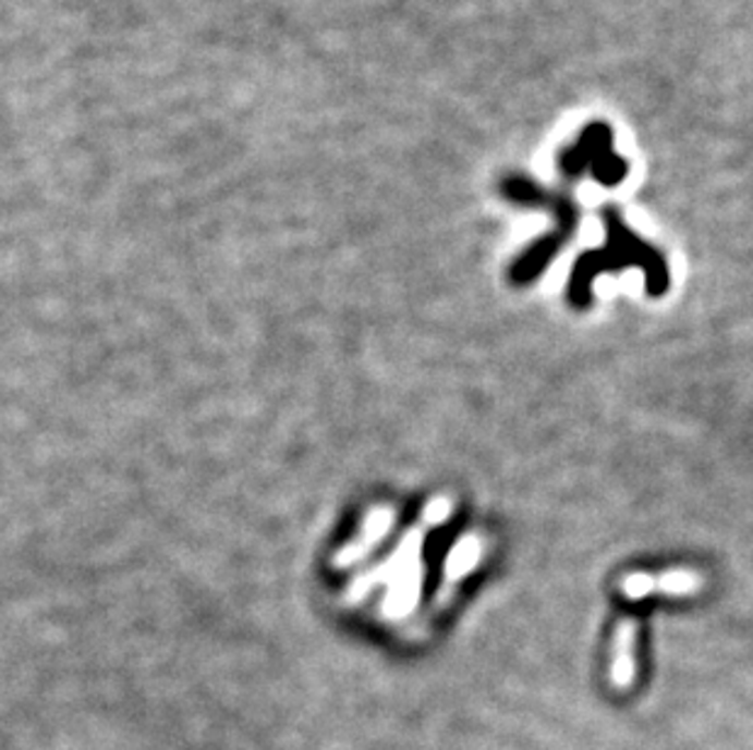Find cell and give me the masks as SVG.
Masks as SVG:
<instances>
[{
    "instance_id": "6da1fadb",
    "label": "cell",
    "mask_w": 753,
    "mask_h": 750,
    "mask_svg": "<svg viewBox=\"0 0 753 750\" xmlns=\"http://www.w3.org/2000/svg\"><path fill=\"white\" fill-rule=\"evenodd\" d=\"M556 163L566 181L591 173L593 181L605 188L620 186L629 176V161L615 151V132L605 120L587 122L575 142L559 151Z\"/></svg>"
}]
</instances>
